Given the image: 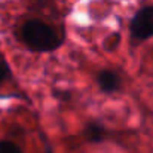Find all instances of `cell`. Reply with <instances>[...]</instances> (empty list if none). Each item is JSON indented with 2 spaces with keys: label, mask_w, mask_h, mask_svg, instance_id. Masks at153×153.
I'll list each match as a JSON object with an SVG mask.
<instances>
[{
  "label": "cell",
  "mask_w": 153,
  "mask_h": 153,
  "mask_svg": "<svg viewBox=\"0 0 153 153\" xmlns=\"http://www.w3.org/2000/svg\"><path fill=\"white\" fill-rule=\"evenodd\" d=\"M86 137L91 140H100L101 138V128L98 125H91L86 129Z\"/></svg>",
  "instance_id": "5"
},
{
  "label": "cell",
  "mask_w": 153,
  "mask_h": 153,
  "mask_svg": "<svg viewBox=\"0 0 153 153\" xmlns=\"http://www.w3.org/2000/svg\"><path fill=\"white\" fill-rule=\"evenodd\" d=\"M0 153H21V149L12 141H0Z\"/></svg>",
  "instance_id": "4"
},
{
  "label": "cell",
  "mask_w": 153,
  "mask_h": 153,
  "mask_svg": "<svg viewBox=\"0 0 153 153\" xmlns=\"http://www.w3.org/2000/svg\"><path fill=\"white\" fill-rule=\"evenodd\" d=\"M48 153H51V152H48Z\"/></svg>",
  "instance_id": "7"
},
{
  "label": "cell",
  "mask_w": 153,
  "mask_h": 153,
  "mask_svg": "<svg viewBox=\"0 0 153 153\" xmlns=\"http://www.w3.org/2000/svg\"><path fill=\"white\" fill-rule=\"evenodd\" d=\"M7 76H9V68H7V65L0 61V83H1Z\"/></svg>",
  "instance_id": "6"
},
{
  "label": "cell",
  "mask_w": 153,
  "mask_h": 153,
  "mask_svg": "<svg viewBox=\"0 0 153 153\" xmlns=\"http://www.w3.org/2000/svg\"><path fill=\"white\" fill-rule=\"evenodd\" d=\"M131 34L135 42L153 37V6L141 7L131 21Z\"/></svg>",
  "instance_id": "2"
},
{
  "label": "cell",
  "mask_w": 153,
  "mask_h": 153,
  "mask_svg": "<svg viewBox=\"0 0 153 153\" xmlns=\"http://www.w3.org/2000/svg\"><path fill=\"white\" fill-rule=\"evenodd\" d=\"M21 37L28 48L39 52L53 51L61 43V39L56 31L48 24L37 19H31L22 25Z\"/></svg>",
  "instance_id": "1"
},
{
  "label": "cell",
  "mask_w": 153,
  "mask_h": 153,
  "mask_svg": "<svg viewBox=\"0 0 153 153\" xmlns=\"http://www.w3.org/2000/svg\"><path fill=\"white\" fill-rule=\"evenodd\" d=\"M98 80V85L102 91L105 92H114L119 89L120 86V79L119 76L114 73V71H110V70H105V71H101L97 77Z\"/></svg>",
  "instance_id": "3"
}]
</instances>
